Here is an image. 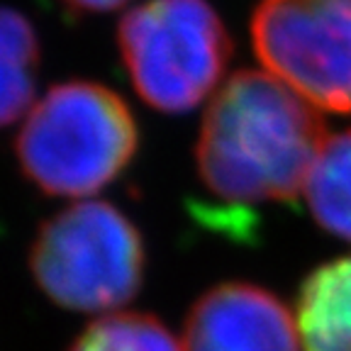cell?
Wrapping results in <instances>:
<instances>
[{
    "mask_svg": "<svg viewBox=\"0 0 351 351\" xmlns=\"http://www.w3.org/2000/svg\"><path fill=\"white\" fill-rule=\"evenodd\" d=\"M327 137L315 105L274 73L244 69L210 98L195 144L197 176L230 205L291 203Z\"/></svg>",
    "mask_w": 351,
    "mask_h": 351,
    "instance_id": "obj_1",
    "label": "cell"
},
{
    "mask_svg": "<svg viewBox=\"0 0 351 351\" xmlns=\"http://www.w3.org/2000/svg\"><path fill=\"white\" fill-rule=\"evenodd\" d=\"M137 147V122L120 95L93 81H66L29 108L15 156L37 191L88 197L115 181Z\"/></svg>",
    "mask_w": 351,
    "mask_h": 351,
    "instance_id": "obj_2",
    "label": "cell"
},
{
    "mask_svg": "<svg viewBox=\"0 0 351 351\" xmlns=\"http://www.w3.org/2000/svg\"><path fill=\"white\" fill-rule=\"evenodd\" d=\"M147 249L137 225L105 200H78L42 222L29 274L54 305L71 313H117L137 295Z\"/></svg>",
    "mask_w": 351,
    "mask_h": 351,
    "instance_id": "obj_3",
    "label": "cell"
},
{
    "mask_svg": "<svg viewBox=\"0 0 351 351\" xmlns=\"http://www.w3.org/2000/svg\"><path fill=\"white\" fill-rule=\"evenodd\" d=\"M117 47L139 98L188 112L217 90L232 59L225 22L208 0H147L117 27Z\"/></svg>",
    "mask_w": 351,
    "mask_h": 351,
    "instance_id": "obj_4",
    "label": "cell"
},
{
    "mask_svg": "<svg viewBox=\"0 0 351 351\" xmlns=\"http://www.w3.org/2000/svg\"><path fill=\"white\" fill-rule=\"evenodd\" d=\"M258 61L317 110L351 112V0H258Z\"/></svg>",
    "mask_w": 351,
    "mask_h": 351,
    "instance_id": "obj_5",
    "label": "cell"
},
{
    "mask_svg": "<svg viewBox=\"0 0 351 351\" xmlns=\"http://www.w3.org/2000/svg\"><path fill=\"white\" fill-rule=\"evenodd\" d=\"M181 344L183 351H302L285 302L252 283H222L197 298Z\"/></svg>",
    "mask_w": 351,
    "mask_h": 351,
    "instance_id": "obj_6",
    "label": "cell"
},
{
    "mask_svg": "<svg viewBox=\"0 0 351 351\" xmlns=\"http://www.w3.org/2000/svg\"><path fill=\"white\" fill-rule=\"evenodd\" d=\"M302 351H351V256L315 269L295 313Z\"/></svg>",
    "mask_w": 351,
    "mask_h": 351,
    "instance_id": "obj_7",
    "label": "cell"
},
{
    "mask_svg": "<svg viewBox=\"0 0 351 351\" xmlns=\"http://www.w3.org/2000/svg\"><path fill=\"white\" fill-rule=\"evenodd\" d=\"M39 34L20 10L0 5V127L25 117L34 105Z\"/></svg>",
    "mask_w": 351,
    "mask_h": 351,
    "instance_id": "obj_8",
    "label": "cell"
},
{
    "mask_svg": "<svg viewBox=\"0 0 351 351\" xmlns=\"http://www.w3.org/2000/svg\"><path fill=\"white\" fill-rule=\"evenodd\" d=\"M302 195L322 230L351 241V130L324 139Z\"/></svg>",
    "mask_w": 351,
    "mask_h": 351,
    "instance_id": "obj_9",
    "label": "cell"
},
{
    "mask_svg": "<svg viewBox=\"0 0 351 351\" xmlns=\"http://www.w3.org/2000/svg\"><path fill=\"white\" fill-rule=\"evenodd\" d=\"M69 351H183V344L152 315L108 313L88 324Z\"/></svg>",
    "mask_w": 351,
    "mask_h": 351,
    "instance_id": "obj_10",
    "label": "cell"
},
{
    "mask_svg": "<svg viewBox=\"0 0 351 351\" xmlns=\"http://www.w3.org/2000/svg\"><path fill=\"white\" fill-rule=\"evenodd\" d=\"M59 3L73 12H108L125 5L127 0H59Z\"/></svg>",
    "mask_w": 351,
    "mask_h": 351,
    "instance_id": "obj_11",
    "label": "cell"
}]
</instances>
